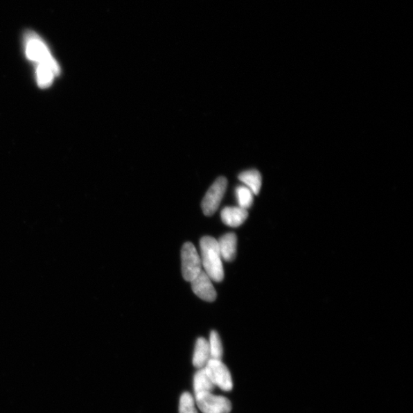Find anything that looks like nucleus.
<instances>
[{
    "mask_svg": "<svg viewBox=\"0 0 413 413\" xmlns=\"http://www.w3.org/2000/svg\"><path fill=\"white\" fill-rule=\"evenodd\" d=\"M60 71L48 64L37 65V82L41 88H47L53 82L54 78L58 76Z\"/></svg>",
    "mask_w": 413,
    "mask_h": 413,
    "instance_id": "nucleus-12",
    "label": "nucleus"
},
{
    "mask_svg": "<svg viewBox=\"0 0 413 413\" xmlns=\"http://www.w3.org/2000/svg\"><path fill=\"white\" fill-rule=\"evenodd\" d=\"M179 413H197L195 401L193 395L188 392L182 394L179 402Z\"/></svg>",
    "mask_w": 413,
    "mask_h": 413,
    "instance_id": "nucleus-16",
    "label": "nucleus"
},
{
    "mask_svg": "<svg viewBox=\"0 0 413 413\" xmlns=\"http://www.w3.org/2000/svg\"><path fill=\"white\" fill-rule=\"evenodd\" d=\"M239 206L241 209L247 210L252 206L254 202V194L246 186H239L236 189Z\"/></svg>",
    "mask_w": 413,
    "mask_h": 413,
    "instance_id": "nucleus-15",
    "label": "nucleus"
},
{
    "mask_svg": "<svg viewBox=\"0 0 413 413\" xmlns=\"http://www.w3.org/2000/svg\"><path fill=\"white\" fill-rule=\"evenodd\" d=\"M26 53L29 60L38 64H48L58 71L60 68L51 55L45 42L33 32H28L25 37Z\"/></svg>",
    "mask_w": 413,
    "mask_h": 413,
    "instance_id": "nucleus-2",
    "label": "nucleus"
},
{
    "mask_svg": "<svg viewBox=\"0 0 413 413\" xmlns=\"http://www.w3.org/2000/svg\"><path fill=\"white\" fill-rule=\"evenodd\" d=\"M211 359L221 360L223 358V346L220 337L216 331H212L209 339Z\"/></svg>",
    "mask_w": 413,
    "mask_h": 413,
    "instance_id": "nucleus-14",
    "label": "nucleus"
},
{
    "mask_svg": "<svg viewBox=\"0 0 413 413\" xmlns=\"http://www.w3.org/2000/svg\"><path fill=\"white\" fill-rule=\"evenodd\" d=\"M220 216L225 225L238 227L245 222L248 218V212L240 206H226L221 211Z\"/></svg>",
    "mask_w": 413,
    "mask_h": 413,
    "instance_id": "nucleus-9",
    "label": "nucleus"
},
{
    "mask_svg": "<svg viewBox=\"0 0 413 413\" xmlns=\"http://www.w3.org/2000/svg\"><path fill=\"white\" fill-rule=\"evenodd\" d=\"M191 283V289L197 297L209 302L216 299L217 292L212 284V280L204 270Z\"/></svg>",
    "mask_w": 413,
    "mask_h": 413,
    "instance_id": "nucleus-7",
    "label": "nucleus"
},
{
    "mask_svg": "<svg viewBox=\"0 0 413 413\" xmlns=\"http://www.w3.org/2000/svg\"><path fill=\"white\" fill-rule=\"evenodd\" d=\"M227 187V180L225 177H219L212 184L203 199L202 208L204 215L211 216L215 213L225 196Z\"/></svg>",
    "mask_w": 413,
    "mask_h": 413,
    "instance_id": "nucleus-4",
    "label": "nucleus"
},
{
    "mask_svg": "<svg viewBox=\"0 0 413 413\" xmlns=\"http://www.w3.org/2000/svg\"><path fill=\"white\" fill-rule=\"evenodd\" d=\"M211 359L209 343L204 337H199L195 344L193 365L197 369L204 368Z\"/></svg>",
    "mask_w": 413,
    "mask_h": 413,
    "instance_id": "nucleus-10",
    "label": "nucleus"
},
{
    "mask_svg": "<svg viewBox=\"0 0 413 413\" xmlns=\"http://www.w3.org/2000/svg\"><path fill=\"white\" fill-rule=\"evenodd\" d=\"M206 374L213 383L220 389L231 391L233 389V381L230 371L221 360L210 359L204 367Z\"/></svg>",
    "mask_w": 413,
    "mask_h": 413,
    "instance_id": "nucleus-5",
    "label": "nucleus"
},
{
    "mask_svg": "<svg viewBox=\"0 0 413 413\" xmlns=\"http://www.w3.org/2000/svg\"><path fill=\"white\" fill-rule=\"evenodd\" d=\"M201 256L193 243H184L182 249V271L184 280L191 282L202 271Z\"/></svg>",
    "mask_w": 413,
    "mask_h": 413,
    "instance_id": "nucleus-3",
    "label": "nucleus"
},
{
    "mask_svg": "<svg viewBox=\"0 0 413 413\" xmlns=\"http://www.w3.org/2000/svg\"><path fill=\"white\" fill-rule=\"evenodd\" d=\"M216 386L206 374L204 368L199 369L195 374L194 389L195 394L201 393H212Z\"/></svg>",
    "mask_w": 413,
    "mask_h": 413,
    "instance_id": "nucleus-13",
    "label": "nucleus"
},
{
    "mask_svg": "<svg viewBox=\"0 0 413 413\" xmlns=\"http://www.w3.org/2000/svg\"><path fill=\"white\" fill-rule=\"evenodd\" d=\"M238 178L247 188L252 191L254 195L259 194L262 186V176L259 172L255 169L243 172L239 175Z\"/></svg>",
    "mask_w": 413,
    "mask_h": 413,
    "instance_id": "nucleus-11",
    "label": "nucleus"
},
{
    "mask_svg": "<svg viewBox=\"0 0 413 413\" xmlns=\"http://www.w3.org/2000/svg\"><path fill=\"white\" fill-rule=\"evenodd\" d=\"M195 402L203 413H230L232 405L227 398L212 393L195 394Z\"/></svg>",
    "mask_w": 413,
    "mask_h": 413,
    "instance_id": "nucleus-6",
    "label": "nucleus"
},
{
    "mask_svg": "<svg viewBox=\"0 0 413 413\" xmlns=\"http://www.w3.org/2000/svg\"><path fill=\"white\" fill-rule=\"evenodd\" d=\"M220 254L222 260L231 262L237 254L238 238L234 233L227 234L218 240Z\"/></svg>",
    "mask_w": 413,
    "mask_h": 413,
    "instance_id": "nucleus-8",
    "label": "nucleus"
},
{
    "mask_svg": "<svg viewBox=\"0 0 413 413\" xmlns=\"http://www.w3.org/2000/svg\"><path fill=\"white\" fill-rule=\"evenodd\" d=\"M202 267L212 281L220 283L225 278V272L218 247V240L211 237H204L200 241Z\"/></svg>",
    "mask_w": 413,
    "mask_h": 413,
    "instance_id": "nucleus-1",
    "label": "nucleus"
}]
</instances>
